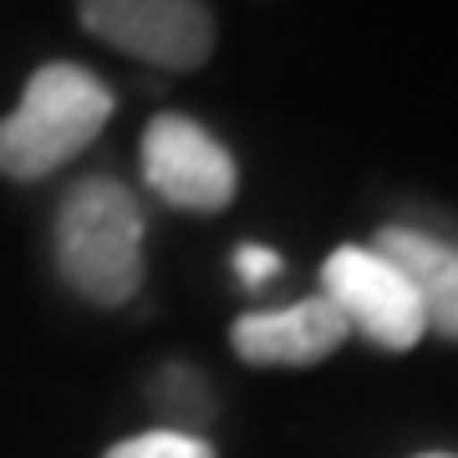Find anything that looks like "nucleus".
<instances>
[{
  "mask_svg": "<svg viewBox=\"0 0 458 458\" xmlns=\"http://www.w3.org/2000/svg\"><path fill=\"white\" fill-rule=\"evenodd\" d=\"M56 276L87 306H128L143 291V209L128 183L92 174L77 179L56 204L51 225Z\"/></svg>",
  "mask_w": 458,
  "mask_h": 458,
  "instance_id": "obj_1",
  "label": "nucleus"
},
{
  "mask_svg": "<svg viewBox=\"0 0 458 458\" xmlns=\"http://www.w3.org/2000/svg\"><path fill=\"white\" fill-rule=\"evenodd\" d=\"M117 98L98 72L77 62H47L31 72L16 113L0 117V174L36 183L82 158L107 128Z\"/></svg>",
  "mask_w": 458,
  "mask_h": 458,
  "instance_id": "obj_2",
  "label": "nucleus"
},
{
  "mask_svg": "<svg viewBox=\"0 0 458 458\" xmlns=\"http://www.w3.org/2000/svg\"><path fill=\"white\" fill-rule=\"evenodd\" d=\"M321 295L342 311L352 336H367L382 352H412L428 336L423 306L387 255L372 245H342L321 265Z\"/></svg>",
  "mask_w": 458,
  "mask_h": 458,
  "instance_id": "obj_3",
  "label": "nucleus"
},
{
  "mask_svg": "<svg viewBox=\"0 0 458 458\" xmlns=\"http://www.w3.org/2000/svg\"><path fill=\"white\" fill-rule=\"evenodd\" d=\"M98 41L158 72H194L214 56V11L204 0H77Z\"/></svg>",
  "mask_w": 458,
  "mask_h": 458,
  "instance_id": "obj_4",
  "label": "nucleus"
},
{
  "mask_svg": "<svg viewBox=\"0 0 458 458\" xmlns=\"http://www.w3.org/2000/svg\"><path fill=\"white\" fill-rule=\"evenodd\" d=\"M143 179L174 209L219 214L240 189V168L204 123L183 113H158L143 128Z\"/></svg>",
  "mask_w": 458,
  "mask_h": 458,
  "instance_id": "obj_5",
  "label": "nucleus"
},
{
  "mask_svg": "<svg viewBox=\"0 0 458 458\" xmlns=\"http://www.w3.org/2000/svg\"><path fill=\"white\" fill-rule=\"evenodd\" d=\"M352 336L327 295H306L285 311H245L229 327L234 357L250 367H316Z\"/></svg>",
  "mask_w": 458,
  "mask_h": 458,
  "instance_id": "obj_6",
  "label": "nucleus"
},
{
  "mask_svg": "<svg viewBox=\"0 0 458 458\" xmlns=\"http://www.w3.org/2000/svg\"><path fill=\"white\" fill-rule=\"evenodd\" d=\"M372 250L403 270V280L412 285L418 306H423L428 331L443 336V342H458V245H443L423 229L393 219V225L377 229Z\"/></svg>",
  "mask_w": 458,
  "mask_h": 458,
  "instance_id": "obj_7",
  "label": "nucleus"
},
{
  "mask_svg": "<svg viewBox=\"0 0 458 458\" xmlns=\"http://www.w3.org/2000/svg\"><path fill=\"white\" fill-rule=\"evenodd\" d=\"M148 403L164 412L174 433H194V428L209 423L214 408H219L209 377L199 372V367H189V361H164V367L153 372V382H148Z\"/></svg>",
  "mask_w": 458,
  "mask_h": 458,
  "instance_id": "obj_8",
  "label": "nucleus"
},
{
  "mask_svg": "<svg viewBox=\"0 0 458 458\" xmlns=\"http://www.w3.org/2000/svg\"><path fill=\"white\" fill-rule=\"evenodd\" d=\"M102 458H214V443L199 433H174V428H148L138 438L113 443Z\"/></svg>",
  "mask_w": 458,
  "mask_h": 458,
  "instance_id": "obj_9",
  "label": "nucleus"
},
{
  "mask_svg": "<svg viewBox=\"0 0 458 458\" xmlns=\"http://www.w3.org/2000/svg\"><path fill=\"white\" fill-rule=\"evenodd\" d=\"M234 270H240V280L245 285H265V280L280 276V255L265 245H240L234 250Z\"/></svg>",
  "mask_w": 458,
  "mask_h": 458,
  "instance_id": "obj_10",
  "label": "nucleus"
},
{
  "mask_svg": "<svg viewBox=\"0 0 458 458\" xmlns=\"http://www.w3.org/2000/svg\"><path fill=\"white\" fill-rule=\"evenodd\" d=\"M423 458H454V454H423Z\"/></svg>",
  "mask_w": 458,
  "mask_h": 458,
  "instance_id": "obj_11",
  "label": "nucleus"
}]
</instances>
